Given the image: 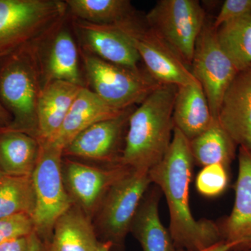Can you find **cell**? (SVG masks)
<instances>
[{
  "mask_svg": "<svg viewBox=\"0 0 251 251\" xmlns=\"http://www.w3.org/2000/svg\"><path fill=\"white\" fill-rule=\"evenodd\" d=\"M34 232V224L30 216L20 214L0 218V244L28 237Z\"/></svg>",
  "mask_w": 251,
  "mask_h": 251,
  "instance_id": "28",
  "label": "cell"
},
{
  "mask_svg": "<svg viewBox=\"0 0 251 251\" xmlns=\"http://www.w3.org/2000/svg\"><path fill=\"white\" fill-rule=\"evenodd\" d=\"M35 43L0 57V103L12 117L3 129L38 140L37 104L43 84Z\"/></svg>",
  "mask_w": 251,
  "mask_h": 251,
  "instance_id": "3",
  "label": "cell"
},
{
  "mask_svg": "<svg viewBox=\"0 0 251 251\" xmlns=\"http://www.w3.org/2000/svg\"><path fill=\"white\" fill-rule=\"evenodd\" d=\"M228 169L221 164L203 167L196 178V188L205 197H216L224 193L228 184Z\"/></svg>",
  "mask_w": 251,
  "mask_h": 251,
  "instance_id": "27",
  "label": "cell"
},
{
  "mask_svg": "<svg viewBox=\"0 0 251 251\" xmlns=\"http://www.w3.org/2000/svg\"><path fill=\"white\" fill-rule=\"evenodd\" d=\"M68 13L60 0H0V56L41 40Z\"/></svg>",
  "mask_w": 251,
  "mask_h": 251,
  "instance_id": "4",
  "label": "cell"
},
{
  "mask_svg": "<svg viewBox=\"0 0 251 251\" xmlns=\"http://www.w3.org/2000/svg\"><path fill=\"white\" fill-rule=\"evenodd\" d=\"M161 191L154 185L149 188L137 211L130 232L139 242L143 251H176L170 233L162 224L158 214Z\"/></svg>",
  "mask_w": 251,
  "mask_h": 251,
  "instance_id": "21",
  "label": "cell"
},
{
  "mask_svg": "<svg viewBox=\"0 0 251 251\" xmlns=\"http://www.w3.org/2000/svg\"><path fill=\"white\" fill-rule=\"evenodd\" d=\"M115 25L131 41L145 69L159 83L179 87L200 83L171 46L136 14ZM201 84V83H200Z\"/></svg>",
  "mask_w": 251,
  "mask_h": 251,
  "instance_id": "9",
  "label": "cell"
},
{
  "mask_svg": "<svg viewBox=\"0 0 251 251\" xmlns=\"http://www.w3.org/2000/svg\"><path fill=\"white\" fill-rule=\"evenodd\" d=\"M176 90V86L162 85L133 110L120 165L135 171H150L163 160L173 139Z\"/></svg>",
  "mask_w": 251,
  "mask_h": 251,
  "instance_id": "2",
  "label": "cell"
},
{
  "mask_svg": "<svg viewBox=\"0 0 251 251\" xmlns=\"http://www.w3.org/2000/svg\"><path fill=\"white\" fill-rule=\"evenodd\" d=\"M190 70L202 86L212 116L217 120L223 98L239 71L220 45L210 21H206L198 36Z\"/></svg>",
  "mask_w": 251,
  "mask_h": 251,
  "instance_id": "10",
  "label": "cell"
},
{
  "mask_svg": "<svg viewBox=\"0 0 251 251\" xmlns=\"http://www.w3.org/2000/svg\"><path fill=\"white\" fill-rule=\"evenodd\" d=\"M151 184L149 171L132 170L113 185L92 220L99 242L110 244L112 251H125L126 238Z\"/></svg>",
  "mask_w": 251,
  "mask_h": 251,
  "instance_id": "6",
  "label": "cell"
},
{
  "mask_svg": "<svg viewBox=\"0 0 251 251\" xmlns=\"http://www.w3.org/2000/svg\"><path fill=\"white\" fill-rule=\"evenodd\" d=\"M125 110L112 108L88 87H82L58 133L50 142L64 150L81 132L98 122L120 116Z\"/></svg>",
  "mask_w": 251,
  "mask_h": 251,
  "instance_id": "17",
  "label": "cell"
},
{
  "mask_svg": "<svg viewBox=\"0 0 251 251\" xmlns=\"http://www.w3.org/2000/svg\"><path fill=\"white\" fill-rule=\"evenodd\" d=\"M40 151L39 140L31 135L0 129V169L9 176H31Z\"/></svg>",
  "mask_w": 251,
  "mask_h": 251,
  "instance_id": "22",
  "label": "cell"
},
{
  "mask_svg": "<svg viewBox=\"0 0 251 251\" xmlns=\"http://www.w3.org/2000/svg\"><path fill=\"white\" fill-rule=\"evenodd\" d=\"M87 87L119 110L143 103L162 85L146 69L112 64L80 50Z\"/></svg>",
  "mask_w": 251,
  "mask_h": 251,
  "instance_id": "5",
  "label": "cell"
},
{
  "mask_svg": "<svg viewBox=\"0 0 251 251\" xmlns=\"http://www.w3.org/2000/svg\"><path fill=\"white\" fill-rule=\"evenodd\" d=\"M217 120L237 146L251 150V65L238 72L231 82Z\"/></svg>",
  "mask_w": 251,
  "mask_h": 251,
  "instance_id": "16",
  "label": "cell"
},
{
  "mask_svg": "<svg viewBox=\"0 0 251 251\" xmlns=\"http://www.w3.org/2000/svg\"><path fill=\"white\" fill-rule=\"evenodd\" d=\"M132 169L122 166H94L75 158L63 157L64 186L75 205L93 220L113 185Z\"/></svg>",
  "mask_w": 251,
  "mask_h": 251,
  "instance_id": "11",
  "label": "cell"
},
{
  "mask_svg": "<svg viewBox=\"0 0 251 251\" xmlns=\"http://www.w3.org/2000/svg\"><path fill=\"white\" fill-rule=\"evenodd\" d=\"M35 193L31 176L4 175L0 179V218L32 216Z\"/></svg>",
  "mask_w": 251,
  "mask_h": 251,
  "instance_id": "26",
  "label": "cell"
},
{
  "mask_svg": "<svg viewBox=\"0 0 251 251\" xmlns=\"http://www.w3.org/2000/svg\"><path fill=\"white\" fill-rule=\"evenodd\" d=\"M251 13V0H226L213 22V26L217 29L225 23Z\"/></svg>",
  "mask_w": 251,
  "mask_h": 251,
  "instance_id": "29",
  "label": "cell"
},
{
  "mask_svg": "<svg viewBox=\"0 0 251 251\" xmlns=\"http://www.w3.org/2000/svg\"><path fill=\"white\" fill-rule=\"evenodd\" d=\"M175 128L189 141L205 131L216 119L200 83L177 87L173 108Z\"/></svg>",
  "mask_w": 251,
  "mask_h": 251,
  "instance_id": "20",
  "label": "cell"
},
{
  "mask_svg": "<svg viewBox=\"0 0 251 251\" xmlns=\"http://www.w3.org/2000/svg\"><path fill=\"white\" fill-rule=\"evenodd\" d=\"M11 121H12V117L11 115L0 103V129L9 127Z\"/></svg>",
  "mask_w": 251,
  "mask_h": 251,
  "instance_id": "32",
  "label": "cell"
},
{
  "mask_svg": "<svg viewBox=\"0 0 251 251\" xmlns=\"http://www.w3.org/2000/svg\"><path fill=\"white\" fill-rule=\"evenodd\" d=\"M72 17L99 25H114L135 14L128 0H67Z\"/></svg>",
  "mask_w": 251,
  "mask_h": 251,
  "instance_id": "25",
  "label": "cell"
},
{
  "mask_svg": "<svg viewBox=\"0 0 251 251\" xmlns=\"http://www.w3.org/2000/svg\"><path fill=\"white\" fill-rule=\"evenodd\" d=\"M67 17L48 35L35 43L43 86L59 80L87 87L81 71L80 51L67 26Z\"/></svg>",
  "mask_w": 251,
  "mask_h": 251,
  "instance_id": "13",
  "label": "cell"
},
{
  "mask_svg": "<svg viewBox=\"0 0 251 251\" xmlns=\"http://www.w3.org/2000/svg\"><path fill=\"white\" fill-rule=\"evenodd\" d=\"M251 251V249H246V250H242V251Z\"/></svg>",
  "mask_w": 251,
  "mask_h": 251,
  "instance_id": "36",
  "label": "cell"
},
{
  "mask_svg": "<svg viewBox=\"0 0 251 251\" xmlns=\"http://www.w3.org/2000/svg\"><path fill=\"white\" fill-rule=\"evenodd\" d=\"M234 249L233 246L232 244H228V243L225 242V241H221L217 244H214L212 247L207 248V249H203L201 251H230ZM176 251H188L184 250H181V249H176Z\"/></svg>",
  "mask_w": 251,
  "mask_h": 251,
  "instance_id": "31",
  "label": "cell"
},
{
  "mask_svg": "<svg viewBox=\"0 0 251 251\" xmlns=\"http://www.w3.org/2000/svg\"><path fill=\"white\" fill-rule=\"evenodd\" d=\"M82 87L59 80L43 86L37 104L39 141L53 139Z\"/></svg>",
  "mask_w": 251,
  "mask_h": 251,
  "instance_id": "18",
  "label": "cell"
},
{
  "mask_svg": "<svg viewBox=\"0 0 251 251\" xmlns=\"http://www.w3.org/2000/svg\"><path fill=\"white\" fill-rule=\"evenodd\" d=\"M4 175V173H2V171H1V169H0V179H1Z\"/></svg>",
  "mask_w": 251,
  "mask_h": 251,
  "instance_id": "35",
  "label": "cell"
},
{
  "mask_svg": "<svg viewBox=\"0 0 251 251\" xmlns=\"http://www.w3.org/2000/svg\"><path fill=\"white\" fill-rule=\"evenodd\" d=\"M96 251H112V247L109 243L99 242L98 247Z\"/></svg>",
  "mask_w": 251,
  "mask_h": 251,
  "instance_id": "34",
  "label": "cell"
},
{
  "mask_svg": "<svg viewBox=\"0 0 251 251\" xmlns=\"http://www.w3.org/2000/svg\"><path fill=\"white\" fill-rule=\"evenodd\" d=\"M235 199L230 214L219 223L221 237L232 251L251 248V150L239 147Z\"/></svg>",
  "mask_w": 251,
  "mask_h": 251,
  "instance_id": "15",
  "label": "cell"
},
{
  "mask_svg": "<svg viewBox=\"0 0 251 251\" xmlns=\"http://www.w3.org/2000/svg\"><path fill=\"white\" fill-rule=\"evenodd\" d=\"M193 158L189 140L174 128L173 139L158 164L149 171L151 183L160 188L169 208V232L176 249L197 251L221 241L219 225L207 219H195L189 204V186Z\"/></svg>",
  "mask_w": 251,
  "mask_h": 251,
  "instance_id": "1",
  "label": "cell"
},
{
  "mask_svg": "<svg viewBox=\"0 0 251 251\" xmlns=\"http://www.w3.org/2000/svg\"><path fill=\"white\" fill-rule=\"evenodd\" d=\"M80 50L124 67L138 68L140 57L131 41L115 25H99L73 18Z\"/></svg>",
  "mask_w": 251,
  "mask_h": 251,
  "instance_id": "14",
  "label": "cell"
},
{
  "mask_svg": "<svg viewBox=\"0 0 251 251\" xmlns=\"http://www.w3.org/2000/svg\"><path fill=\"white\" fill-rule=\"evenodd\" d=\"M32 175L35 208L31 216L34 232L42 243L52 235L54 224L73 205L62 172L63 150L50 142H41Z\"/></svg>",
  "mask_w": 251,
  "mask_h": 251,
  "instance_id": "7",
  "label": "cell"
},
{
  "mask_svg": "<svg viewBox=\"0 0 251 251\" xmlns=\"http://www.w3.org/2000/svg\"><path fill=\"white\" fill-rule=\"evenodd\" d=\"M216 34L239 72L251 65V13L220 26Z\"/></svg>",
  "mask_w": 251,
  "mask_h": 251,
  "instance_id": "24",
  "label": "cell"
},
{
  "mask_svg": "<svg viewBox=\"0 0 251 251\" xmlns=\"http://www.w3.org/2000/svg\"><path fill=\"white\" fill-rule=\"evenodd\" d=\"M99 244L92 220L74 204L54 224L41 251H96Z\"/></svg>",
  "mask_w": 251,
  "mask_h": 251,
  "instance_id": "19",
  "label": "cell"
},
{
  "mask_svg": "<svg viewBox=\"0 0 251 251\" xmlns=\"http://www.w3.org/2000/svg\"><path fill=\"white\" fill-rule=\"evenodd\" d=\"M133 107L120 116L98 122L81 132L63 150V156L95 162L102 166L120 165Z\"/></svg>",
  "mask_w": 251,
  "mask_h": 251,
  "instance_id": "12",
  "label": "cell"
},
{
  "mask_svg": "<svg viewBox=\"0 0 251 251\" xmlns=\"http://www.w3.org/2000/svg\"><path fill=\"white\" fill-rule=\"evenodd\" d=\"M28 237L13 239L0 244V251H28Z\"/></svg>",
  "mask_w": 251,
  "mask_h": 251,
  "instance_id": "30",
  "label": "cell"
},
{
  "mask_svg": "<svg viewBox=\"0 0 251 251\" xmlns=\"http://www.w3.org/2000/svg\"><path fill=\"white\" fill-rule=\"evenodd\" d=\"M156 31L190 69L196 41L206 21L198 0H159L145 15Z\"/></svg>",
  "mask_w": 251,
  "mask_h": 251,
  "instance_id": "8",
  "label": "cell"
},
{
  "mask_svg": "<svg viewBox=\"0 0 251 251\" xmlns=\"http://www.w3.org/2000/svg\"><path fill=\"white\" fill-rule=\"evenodd\" d=\"M28 251H41V242L35 232H33L28 237Z\"/></svg>",
  "mask_w": 251,
  "mask_h": 251,
  "instance_id": "33",
  "label": "cell"
},
{
  "mask_svg": "<svg viewBox=\"0 0 251 251\" xmlns=\"http://www.w3.org/2000/svg\"><path fill=\"white\" fill-rule=\"evenodd\" d=\"M189 145L194 163L203 167L221 164L227 169L235 158L237 147L218 120L189 141Z\"/></svg>",
  "mask_w": 251,
  "mask_h": 251,
  "instance_id": "23",
  "label": "cell"
}]
</instances>
